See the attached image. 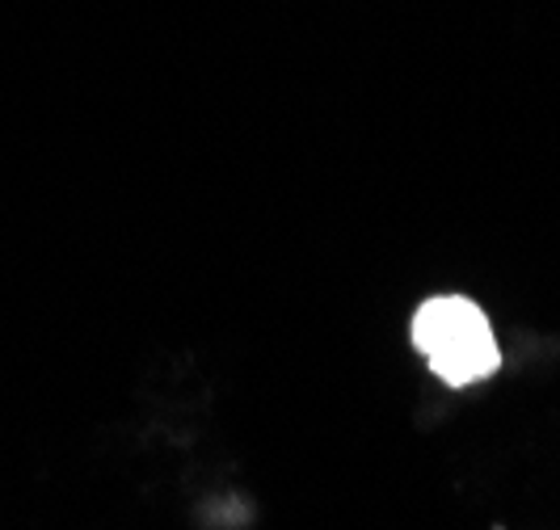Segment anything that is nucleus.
Segmentation results:
<instances>
[{
  "label": "nucleus",
  "mask_w": 560,
  "mask_h": 530,
  "mask_svg": "<svg viewBox=\"0 0 560 530\" xmlns=\"http://www.w3.org/2000/svg\"><path fill=\"white\" fill-rule=\"evenodd\" d=\"M413 345L430 358L434 375L451 388L477 384V379L493 375L502 366V354H498V341H493L485 311L472 299H459V295H443V299H430V304L418 307Z\"/></svg>",
  "instance_id": "obj_1"
}]
</instances>
